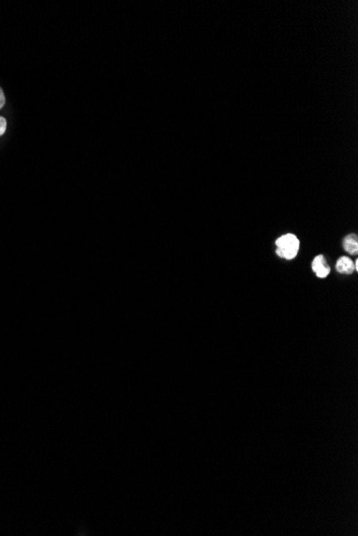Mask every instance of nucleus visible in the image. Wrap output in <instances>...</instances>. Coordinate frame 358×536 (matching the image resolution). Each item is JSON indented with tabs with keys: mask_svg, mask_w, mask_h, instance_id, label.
Segmentation results:
<instances>
[{
	"mask_svg": "<svg viewBox=\"0 0 358 536\" xmlns=\"http://www.w3.org/2000/svg\"><path fill=\"white\" fill-rule=\"evenodd\" d=\"M277 255L281 258L292 260L297 256L300 242L295 235L288 234L280 237L276 241Z\"/></svg>",
	"mask_w": 358,
	"mask_h": 536,
	"instance_id": "nucleus-1",
	"label": "nucleus"
},
{
	"mask_svg": "<svg viewBox=\"0 0 358 536\" xmlns=\"http://www.w3.org/2000/svg\"><path fill=\"white\" fill-rule=\"evenodd\" d=\"M312 270H313L314 273L316 274V276L320 277V278H325L326 276L329 274L330 267L327 263V261H326V259H325V257L323 255L316 256V257L314 258V260L312 262Z\"/></svg>",
	"mask_w": 358,
	"mask_h": 536,
	"instance_id": "nucleus-2",
	"label": "nucleus"
},
{
	"mask_svg": "<svg viewBox=\"0 0 358 536\" xmlns=\"http://www.w3.org/2000/svg\"><path fill=\"white\" fill-rule=\"evenodd\" d=\"M336 268L339 273H344V274H352L355 271L354 262L348 257H340L337 261Z\"/></svg>",
	"mask_w": 358,
	"mask_h": 536,
	"instance_id": "nucleus-3",
	"label": "nucleus"
},
{
	"mask_svg": "<svg viewBox=\"0 0 358 536\" xmlns=\"http://www.w3.org/2000/svg\"><path fill=\"white\" fill-rule=\"evenodd\" d=\"M344 250L351 255H356L358 252V240L356 235H348L343 240Z\"/></svg>",
	"mask_w": 358,
	"mask_h": 536,
	"instance_id": "nucleus-4",
	"label": "nucleus"
},
{
	"mask_svg": "<svg viewBox=\"0 0 358 536\" xmlns=\"http://www.w3.org/2000/svg\"><path fill=\"white\" fill-rule=\"evenodd\" d=\"M7 129V120L4 117H0V136L4 135Z\"/></svg>",
	"mask_w": 358,
	"mask_h": 536,
	"instance_id": "nucleus-5",
	"label": "nucleus"
},
{
	"mask_svg": "<svg viewBox=\"0 0 358 536\" xmlns=\"http://www.w3.org/2000/svg\"><path fill=\"white\" fill-rule=\"evenodd\" d=\"M6 103V98H5V94H4V91L2 88H0V108H3V106L5 105Z\"/></svg>",
	"mask_w": 358,
	"mask_h": 536,
	"instance_id": "nucleus-6",
	"label": "nucleus"
}]
</instances>
